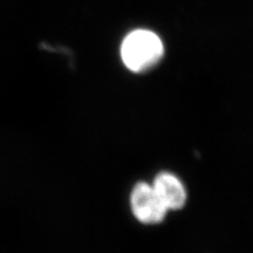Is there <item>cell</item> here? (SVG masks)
<instances>
[{
    "label": "cell",
    "mask_w": 253,
    "mask_h": 253,
    "mask_svg": "<svg viewBox=\"0 0 253 253\" xmlns=\"http://www.w3.org/2000/svg\"><path fill=\"white\" fill-rule=\"evenodd\" d=\"M162 40L154 32L137 30L126 37L121 46V58L131 72L149 71L163 56Z\"/></svg>",
    "instance_id": "1"
},
{
    "label": "cell",
    "mask_w": 253,
    "mask_h": 253,
    "mask_svg": "<svg viewBox=\"0 0 253 253\" xmlns=\"http://www.w3.org/2000/svg\"><path fill=\"white\" fill-rule=\"evenodd\" d=\"M130 209L134 217L142 224L155 225L162 223L168 211L155 192L153 185L138 182L131 190Z\"/></svg>",
    "instance_id": "2"
},
{
    "label": "cell",
    "mask_w": 253,
    "mask_h": 253,
    "mask_svg": "<svg viewBox=\"0 0 253 253\" xmlns=\"http://www.w3.org/2000/svg\"><path fill=\"white\" fill-rule=\"evenodd\" d=\"M151 185L167 211L179 210L185 205L188 198L185 186L173 173L168 171L160 172L155 177Z\"/></svg>",
    "instance_id": "3"
}]
</instances>
